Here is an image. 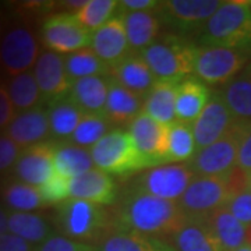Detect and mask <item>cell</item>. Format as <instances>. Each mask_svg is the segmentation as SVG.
Listing matches in <instances>:
<instances>
[{"label": "cell", "mask_w": 251, "mask_h": 251, "mask_svg": "<svg viewBox=\"0 0 251 251\" xmlns=\"http://www.w3.org/2000/svg\"><path fill=\"white\" fill-rule=\"evenodd\" d=\"M116 229L169 242L186 224L187 216L177 201H168L126 184L112 206Z\"/></svg>", "instance_id": "cell-1"}, {"label": "cell", "mask_w": 251, "mask_h": 251, "mask_svg": "<svg viewBox=\"0 0 251 251\" xmlns=\"http://www.w3.org/2000/svg\"><path fill=\"white\" fill-rule=\"evenodd\" d=\"M56 227L64 237L98 247L116 230L112 206L69 198L56 209Z\"/></svg>", "instance_id": "cell-2"}, {"label": "cell", "mask_w": 251, "mask_h": 251, "mask_svg": "<svg viewBox=\"0 0 251 251\" xmlns=\"http://www.w3.org/2000/svg\"><path fill=\"white\" fill-rule=\"evenodd\" d=\"M196 42L251 53V1H224L196 36Z\"/></svg>", "instance_id": "cell-3"}, {"label": "cell", "mask_w": 251, "mask_h": 251, "mask_svg": "<svg viewBox=\"0 0 251 251\" xmlns=\"http://www.w3.org/2000/svg\"><path fill=\"white\" fill-rule=\"evenodd\" d=\"M197 53L198 46L191 38L165 32L140 54L156 81L180 82L194 73Z\"/></svg>", "instance_id": "cell-4"}, {"label": "cell", "mask_w": 251, "mask_h": 251, "mask_svg": "<svg viewBox=\"0 0 251 251\" xmlns=\"http://www.w3.org/2000/svg\"><path fill=\"white\" fill-rule=\"evenodd\" d=\"M94 165L109 175L126 176L147 169L133 137L125 130L109 131L90 150Z\"/></svg>", "instance_id": "cell-5"}, {"label": "cell", "mask_w": 251, "mask_h": 251, "mask_svg": "<svg viewBox=\"0 0 251 251\" xmlns=\"http://www.w3.org/2000/svg\"><path fill=\"white\" fill-rule=\"evenodd\" d=\"M222 4L219 0H165L156 13L171 34L196 38Z\"/></svg>", "instance_id": "cell-6"}, {"label": "cell", "mask_w": 251, "mask_h": 251, "mask_svg": "<svg viewBox=\"0 0 251 251\" xmlns=\"http://www.w3.org/2000/svg\"><path fill=\"white\" fill-rule=\"evenodd\" d=\"M39 57V41L32 24L17 18L0 39V72L14 77L29 72Z\"/></svg>", "instance_id": "cell-7"}, {"label": "cell", "mask_w": 251, "mask_h": 251, "mask_svg": "<svg viewBox=\"0 0 251 251\" xmlns=\"http://www.w3.org/2000/svg\"><path fill=\"white\" fill-rule=\"evenodd\" d=\"M39 35L48 50L66 56L92 44V32L81 24L75 13L69 11L53 13L42 20Z\"/></svg>", "instance_id": "cell-8"}, {"label": "cell", "mask_w": 251, "mask_h": 251, "mask_svg": "<svg viewBox=\"0 0 251 251\" xmlns=\"http://www.w3.org/2000/svg\"><path fill=\"white\" fill-rule=\"evenodd\" d=\"M196 177L190 163H165L140 173L127 186L155 197L179 201Z\"/></svg>", "instance_id": "cell-9"}, {"label": "cell", "mask_w": 251, "mask_h": 251, "mask_svg": "<svg viewBox=\"0 0 251 251\" xmlns=\"http://www.w3.org/2000/svg\"><path fill=\"white\" fill-rule=\"evenodd\" d=\"M232 198L226 175L196 176L177 204L187 219H205Z\"/></svg>", "instance_id": "cell-10"}, {"label": "cell", "mask_w": 251, "mask_h": 251, "mask_svg": "<svg viewBox=\"0 0 251 251\" xmlns=\"http://www.w3.org/2000/svg\"><path fill=\"white\" fill-rule=\"evenodd\" d=\"M249 122L236 120L233 127L212 145L200 150L188 162L196 176H222L237 165V153Z\"/></svg>", "instance_id": "cell-11"}, {"label": "cell", "mask_w": 251, "mask_h": 251, "mask_svg": "<svg viewBox=\"0 0 251 251\" xmlns=\"http://www.w3.org/2000/svg\"><path fill=\"white\" fill-rule=\"evenodd\" d=\"M250 53L229 48L202 46L198 48L194 74L205 85L229 84L249 63Z\"/></svg>", "instance_id": "cell-12"}, {"label": "cell", "mask_w": 251, "mask_h": 251, "mask_svg": "<svg viewBox=\"0 0 251 251\" xmlns=\"http://www.w3.org/2000/svg\"><path fill=\"white\" fill-rule=\"evenodd\" d=\"M128 133L147 168L168 163V126L141 112L128 126Z\"/></svg>", "instance_id": "cell-13"}, {"label": "cell", "mask_w": 251, "mask_h": 251, "mask_svg": "<svg viewBox=\"0 0 251 251\" xmlns=\"http://www.w3.org/2000/svg\"><path fill=\"white\" fill-rule=\"evenodd\" d=\"M34 75L42 95V103L48 106L67 98L72 92L73 81L66 72L62 54L50 50L42 52L35 63Z\"/></svg>", "instance_id": "cell-14"}, {"label": "cell", "mask_w": 251, "mask_h": 251, "mask_svg": "<svg viewBox=\"0 0 251 251\" xmlns=\"http://www.w3.org/2000/svg\"><path fill=\"white\" fill-rule=\"evenodd\" d=\"M236 120L237 119H234L225 102L222 92H214L202 113L193 123L197 151L204 150L221 140L233 127Z\"/></svg>", "instance_id": "cell-15"}, {"label": "cell", "mask_w": 251, "mask_h": 251, "mask_svg": "<svg viewBox=\"0 0 251 251\" xmlns=\"http://www.w3.org/2000/svg\"><path fill=\"white\" fill-rule=\"evenodd\" d=\"M53 141L35 144L32 147L24 148L13 169V176L18 181L34 187H41L53 176Z\"/></svg>", "instance_id": "cell-16"}, {"label": "cell", "mask_w": 251, "mask_h": 251, "mask_svg": "<svg viewBox=\"0 0 251 251\" xmlns=\"http://www.w3.org/2000/svg\"><path fill=\"white\" fill-rule=\"evenodd\" d=\"M91 48L99 59L106 63L109 67L116 66L117 63L130 56L131 50L128 46L123 18L116 14L103 27L92 32Z\"/></svg>", "instance_id": "cell-17"}, {"label": "cell", "mask_w": 251, "mask_h": 251, "mask_svg": "<svg viewBox=\"0 0 251 251\" xmlns=\"http://www.w3.org/2000/svg\"><path fill=\"white\" fill-rule=\"evenodd\" d=\"M119 197L117 186L106 172L94 168L70 180V198L84 200L98 205H115Z\"/></svg>", "instance_id": "cell-18"}, {"label": "cell", "mask_w": 251, "mask_h": 251, "mask_svg": "<svg viewBox=\"0 0 251 251\" xmlns=\"http://www.w3.org/2000/svg\"><path fill=\"white\" fill-rule=\"evenodd\" d=\"M4 134L23 150L52 140L48 109L38 106L18 113L6 128Z\"/></svg>", "instance_id": "cell-19"}, {"label": "cell", "mask_w": 251, "mask_h": 251, "mask_svg": "<svg viewBox=\"0 0 251 251\" xmlns=\"http://www.w3.org/2000/svg\"><path fill=\"white\" fill-rule=\"evenodd\" d=\"M145 97L127 90L109 75L108 100L103 115L112 126L125 127L133 123L144 108Z\"/></svg>", "instance_id": "cell-20"}, {"label": "cell", "mask_w": 251, "mask_h": 251, "mask_svg": "<svg viewBox=\"0 0 251 251\" xmlns=\"http://www.w3.org/2000/svg\"><path fill=\"white\" fill-rule=\"evenodd\" d=\"M125 21L127 39L131 53L140 54L148 46H151L161 34V20L156 10L150 11H133L117 14Z\"/></svg>", "instance_id": "cell-21"}, {"label": "cell", "mask_w": 251, "mask_h": 251, "mask_svg": "<svg viewBox=\"0 0 251 251\" xmlns=\"http://www.w3.org/2000/svg\"><path fill=\"white\" fill-rule=\"evenodd\" d=\"M109 75L127 90L147 97L156 82L152 70L141 54L131 53L116 66L110 67Z\"/></svg>", "instance_id": "cell-22"}, {"label": "cell", "mask_w": 251, "mask_h": 251, "mask_svg": "<svg viewBox=\"0 0 251 251\" xmlns=\"http://www.w3.org/2000/svg\"><path fill=\"white\" fill-rule=\"evenodd\" d=\"M211 91L197 77L180 81L176 91V120L193 125L211 99Z\"/></svg>", "instance_id": "cell-23"}, {"label": "cell", "mask_w": 251, "mask_h": 251, "mask_svg": "<svg viewBox=\"0 0 251 251\" xmlns=\"http://www.w3.org/2000/svg\"><path fill=\"white\" fill-rule=\"evenodd\" d=\"M109 92V75L87 77L73 82L69 98L84 115H103Z\"/></svg>", "instance_id": "cell-24"}, {"label": "cell", "mask_w": 251, "mask_h": 251, "mask_svg": "<svg viewBox=\"0 0 251 251\" xmlns=\"http://www.w3.org/2000/svg\"><path fill=\"white\" fill-rule=\"evenodd\" d=\"M171 244L176 251H225L206 219H187Z\"/></svg>", "instance_id": "cell-25"}, {"label": "cell", "mask_w": 251, "mask_h": 251, "mask_svg": "<svg viewBox=\"0 0 251 251\" xmlns=\"http://www.w3.org/2000/svg\"><path fill=\"white\" fill-rule=\"evenodd\" d=\"M179 82L156 81L144 100L143 112L161 125L176 120V91Z\"/></svg>", "instance_id": "cell-26"}, {"label": "cell", "mask_w": 251, "mask_h": 251, "mask_svg": "<svg viewBox=\"0 0 251 251\" xmlns=\"http://www.w3.org/2000/svg\"><path fill=\"white\" fill-rule=\"evenodd\" d=\"M53 162L54 172L69 179L77 177L94 169V159L90 150L78 147L70 141L54 143Z\"/></svg>", "instance_id": "cell-27"}, {"label": "cell", "mask_w": 251, "mask_h": 251, "mask_svg": "<svg viewBox=\"0 0 251 251\" xmlns=\"http://www.w3.org/2000/svg\"><path fill=\"white\" fill-rule=\"evenodd\" d=\"M221 92L234 119L251 123V62Z\"/></svg>", "instance_id": "cell-28"}, {"label": "cell", "mask_w": 251, "mask_h": 251, "mask_svg": "<svg viewBox=\"0 0 251 251\" xmlns=\"http://www.w3.org/2000/svg\"><path fill=\"white\" fill-rule=\"evenodd\" d=\"M98 249L99 251H176L169 242L119 229L109 234Z\"/></svg>", "instance_id": "cell-29"}, {"label": "cell", "mask_w": 251, "mask_h": 251, "mask_svg": "<svg viewBox=\"0 0 251 251\" xmlns=\"http://www.w3.org/2000/svg\"><path fill=\"white\" fill-rule=\"evenodd\" d=\"M225 251H236L247 244V226L239 222L224 206L205 218Z\"/></svg>", "instance_id": "cell-30"}, {"label": "cell", "mask_w": 251, "mask_h": 251, "mask_svg": "<svg viewBox=\"0 0 251 251\" xmlns=\"http://www.w3.org/2000/svg\"><path fill=\"white\" fill-rule=\"evenodd\" d=\"M49 113V125H50V137L57 140V143L70 141L77 126L81 122L84 113L72 102V99L63 98L48 109Z\"/></svg>", "instance_id": "cell-31"}, {"label": "cell", "mask_w": 251, "mask_h": 251, "mask_svg": "<svg viewBox=\"0 0 251 251\" xmlns=\"http://www.w3.org/2000/svg\"><path fill=\"white\" fill-rule=\"evenodd\" d=\"M1 200L13 212H32L44 208L45 202L39 187H34L18 180H7L1 186Z\"/></svg>", "instance_id": "cell-32"}, {"label": "cell", "mask_w": 251, "mask_h": 251, "mask_svg": "<svg viewBox=\"0 0 251 251\" xmlns=\"http://www.w3.org/2000/svg\"><path fill=\"white\" fill-rule=\"evenodd\" d=\"M9 232L31 244H42L53 236L50 225L34 212L9 214Z\"/></svg>", "instance_id": "cell-33"}, {"label": "cell", "mask_w": 251, "mask_h": 251, "mask_svg": "<svg viewBox=\"0 0 251 251\" xmlns=\"http://www.w3.org/2000/svg\"><path fill=\"white\" fill-rule=\"evenodd\" d=\"M6 87L17 115L38 108L39 103H42V95L32 72L21 73L18 75L10 77Z\"/></svg>", "instance_id": "cell-34"}, {"label": "cell", "mask_w": 251, "mask_h": 251, "mask_svg": "<svg viewBox=\"0 0 251 251\" xmlns=\"http://www.w3.org/2000/svg\"><path fill=\"white\" fill-rule=\"evenodd\" d=\"M197 153L193 125L175 120L168 125V163H187Z\"/></svg>", "instance_id": "cell-35"}, {"label": "cell", "mask_w": 251, "mask_h": 251, "mask_svg": "<svg viewBox=\"0 0 251 251\" xmlns=\"http://www.w3.org/2000/svg\"><path fill=\"white\" fill-rule=\"evenodd\" d=\"M64 67L73 82L87 77H105L110 73V67L90 48L64 56Z\"/></svg>", "instance_id": "cell-36"}, {"label": "cell", "mask_w": 251, "mask_h": 251, "mask_svg": "<svg viewBox=\"0 0 251 251\" xmlns=\"http://www.w3.org/2000/svg\"><path fill=\"white\" fill-rule=\"evenodd\" d=\"M110 126L105 115H84L70 138V143L91 150L108 134Z\"/></svg>", "instance_id": "cell-37"}, {"label": "cell", "mask_w": 251, "mask_h": 251, "mask_svg": "<svg viewBox=\"0 0 251 251\" xmlns=\"http://www.w3.org/2000/svg\"><path fill=\"white\" fill-rule=\"evenodd\" d=\"M117 7L119 1L116 0H87L85 4L75 13V16L84 27L88 28L91 32H95L103 27L109 20H112Z\"/></svg>", "instance_id": "cell-38"}, {"label": "cell", "mask_w": 251, "mask_h": 251, "mask_svg": "<svg viewBox=\"0 0 251 251\" xmlns=\"http://www.w3.org/2000/svg\"><path fill=\"white\" fill-rule=\"evenodd\" d=\"M70 180L54 172L53 176L39 187L45 205H60L70 198Z\"/></svg>", "instance_id": "cell-39"}, {"label": "cell", "mask_w": 251, "mask_h": 251, "mask_svg": "<svg viewBox=\"0 0 251 251\" xmlns=\"http://www.w3.org/2000/svg\"><path fill=\"white\" fill-rule=\"evenodd\" d=\"M227 211L232 215L242 222L244 226L250 227L251 226V190H244L242 193L236 194L229 200L226 204Z\"/></svg>", "instance_id": "cell-40"}, {"label": "cell", "mask_w": 251, "mask_h": 251, "mask_svg": "<svg viewBox=\"0 0 251 251\" xmlns=\"http://www.w3.org/2000/svg\"><path fill=\"white\" fill-rule=\"evenodd\" d=\"M36 251H99V249L97 246L72 240L62 234H53L50 239L42 243Z\"/></svg>", "instance_id": "cell-41"}, {"label": "cell", "mask_w": 251, "mask_h": 251, "mask_svg": "<svg viewBox=\"0 0 251 251\" xmlns=\"http://www.w3.org/2000/svg\"><path fill=\"white\" fill-rule=\"evenodd\" d=\"M21 151L23 150L11 138L0 133V177L13 172Z\"/></svg>", "instance_id": "cell-42"}, {"label": "cell", "mask_w": 251, "mask_h": 251, "mask_svg": "<svg viewBox=\"0 0 251 251\" xmlns=\"http://www.w3.org/2000/svg\"><path fill=\"white\" fill-rule=\"evenodd\" d=\"M17 116L16 108L11 102L7 92V87L4 82L0 81V133L9 127L10 123Z\"/></svg>", "instance_id": "cell-43"}, {"label": "cell", "mask_w": 251, "mask_h": 251, "mask_svg": "<svg viewBox=\"0 0 251 251\" xmlns=\"http://www.w3.org/2000/svg\"><path fill=\"white\" fill-rule=\"evenodd\" d=\"M237 168H240L247 175L251 173V123L247 125L237 153Z\"/></svg>", "instance_id": "cell-44"}, {"label": "cell", "mask_w": 251, "mask_h": 251, "mask_svg": "<svg viewBox=\"0 0 251 251\" xmlns=\"http://www.w3.org/2000/svg\"><path fill=\"white\" fill-rule=\"evenodd\" d=\"M0 251H36V249H34V244L7 232L0 234Z\"/></svg>", "instance_id": "cell-45"}, {"label": "cell", "mask_w": 251, "mask_h": 251, "mask_svg": "<svg viewBox=\"0 0 251 251\" xmlns=\"http://www.w3.org/2000/svg\"><path fill=\"white\" fill-rule=\"evenodd\" d=\"M159 4H161V1H156V0H122V1H119L117 14L156 10L159 7Z\"/></svg>", "instance_id": "cell-46"}, {"label": "cell", "mask_w": 251, "mask_h": 251, "mask_svg": "<svg viewBox=\"0 0 251 251\" xmlns=\"http://www.w3.org/2000/svg\"><path fill=\"white\" fill-rule=\"evenodd\" d=\"M9 232V214L0 206V234Z\"/></svg>", "instance_id": "cell-47"}, {"label": "cell", "mask_w": 251, "mask_h": 251, "mask_svg": "<svg viewBox=\"0 0 251 251\" xmlns=\"http://www.w3.org/2000/svg\"><path fill=\"white\" fill-rule=\"evenodd\" d=\"M6 24H7V18L4 16L3 10L0 9V39L3 38V32H4V28H6Z\"/></svg>", "instance_id": "cell-48"}, {"label": "cell", "mask_w": 251, "mask_h": 251, "mask_svg": "<svg viewBox=\"0 0 251 251\" xmlns=\"http://www.w3.org/2000/svg\"><path fill=\"white\" fill-rule=\"evenodd\" d=\"M236 251H251V246L250 244H246V246H243L240 249H237Z\"/></svg>", "instance_id": "cell-49"}, {"label": "cell", "mask_w": 251, "mask_h": 251, "mask_svg": "<svg viewBox=\"0 0 251 251\" xmlns=\"http://www.w3.org/2000/svg\"><path fill=\"white\" fill-rule=\"evenodd\" d=\"M247 187H249V190H251V173L249 175V181H247Z\"/></svg>", "instance_id": "cell-50"}]
</instances>
